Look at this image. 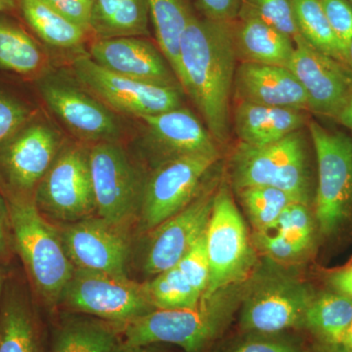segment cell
Instances as JSON below:
<instances>
[{"instance_id":"cell-1","label":"cell","mask_w":352,"mask_h":352,"mask_svg":"<svg viewBox=\"0 0 352 352\" xmlns=\"http://www.w3.org/2000/svg\"><path fill=\"white\" fill-rule=\"evenodd\" d=\"M237 61L231 22L192 16L180 47L179 85L219 144H226L230 139Z\"/></svg>"},{"instance_id":"cell-2","label":"cell","mask_w":352,"mask_h":352,"mask_svg":"<svg viewBox=\"0 0 352 352\" xmlns=\"http://www.w3.org/2000/svg\"><path fill=\"white\" fill-rule=\"evenodd\" d=\"M245 281L201 298L196 307L156 309L126 324L120 342L127 346L173 344L184 352H208L240 309Z\"/></svg>"},{"instance_id":"cell-3","label":"cell","mask_w":352,"mask_h":352,"mask_svg":"<svg viewBox=\"0 0 352 352\" xmlns=\"http://www.w3.org/2000/svg\"><path fill=\"white\" fill-rule=\"evenodd\" d=\"M309 148L303 129L267 145L239 143L229 161V183L234 191L248 187H273L282 190L294 201L314 208L316 184Z\"/></svg>"},{"instance_id":"cell-4","label":"cell","mask_w":352,"mask_h":352,"mask_svg":"<svg viewBox=\"0 0 352 352\" xmlns=\"http://www.w3.org/2000/svg\"><path fill=\"white\" fill-rule=\"evenodd\" d=\"M11 239L32 286L51 311L59 307L76 267L65 250L59 229L39 212L34 197H9Z\"/></svg>"},{"instance_id":"cell-5","label":"cell","mask_w":352,"mask_h":352,"mask_svg":"<svg viewBox=\"0 0 352 352\" xmlns=\"http://www.w3.org/2000/svg\"><path fill=\"white\" fill-rule=\"evenodd\" d=\"M317 182L314 214L319 241L340 245L352 239V138L309 120Z\"/></svg>"},{"instance_id":"cell-6","label":"cell","mask_w":352,"mask_h":352,"mask_svg":"<svg viewBox=\"0 0 352 352\" xmlns=\"http://www.w3.org/2000/svg\"><path fill=\"white\" fill-rule=\"evenodd\" d=\"M317 291L289 266L263 256L245 281L240 307L241 331L281 333L303 329Z\"/></svg>"},{"instance_id":"cell-7","label":"cell","mask_w":352,"mask_h":352,"mask_svg":"<svg viewBox=\"0 0 352 352\" xmlns=\"http://www.w3.org/2000/svg\"><path fill=\"white\" fill-rule=\"evenodd\" d=\"M230 183H219L206 231L210 279L201 298L247 281L258 264L247 226L235 205Z\"/></svg>"},{"instance_id":"cell-8","label":"cell","mask_w":352,"mask_h":352,"mask_svg":"<svg viewBox=\"0 0 352 352\" xmlns=\"http://www.w3.org/2000/svg\"><path fill=\"white\" fill-rule=\"evenodd\" d=\"M59 307L122 326L156 310L144 283L80 268H76Z\"/></svg>"},{"instance_id":"cell-9","label":"cell","mask_w":352,"mask_h":352,"mask_svg":"<svg viewBox=\"0 0 352 352\" xmlns=\"http://www.w3.org/2000/svg\"><path fill=\"white\" fill-rule=\"evenodd\" d=\"M221 156H186L166 160L145 180L138 219L148 233L187 207L207 185Z\"/></svg>"},{"instance_id":"cell-10","label":"cell","mask_w":352,"mask_h":352,"mask_svg":"<svg viewBox=\"0 0 352 352\" xmlns=\"http://www.w3.org/2000/svg\"><path fill=\"white\" fill-rule=\"evenodd\" d=\"M97 217L124 230L138 219L145 182L116 141L95 143L88 152Z\"/></svg>"},{"instance_id":"cell-11","label":"cell","mask_w":352,"mask_h":352,"mask_svg":"<svg viewBox=\"0 0 352 352\" xmlns=\"http://www.w3.org/2000/svg\"><path fill=\"white\" fill-rule=\"evenodd\" d=\"M88 152L78 145L60 150L34 191L39 212L63 226L96 212Z\"/></svg>"},{"instance_id":"cell-12","label":"cell","mask_w":352,"mask_h":352,"mask_svg":"<svg viewBox=\"0 0 352 352\" xmlns=\"http://www.w3.org/2000/svg\"><path fill=\"white\" fill-rule=\"evenodd\" d=\"M78 82L99 100L120 113L142 117L182 106L178 87L159 85L113 73L89 57L74 62Z\"/></svg>"},{"instance_id":"cell-13","label":"cell","mask_w":352,"mask_h":352,"mask_svg":"<svg viewBox=\"0 0 352 352\" xmlns=\"http://www.w3.org/2000/svg\"><path fill=\"white\" fill-rule=\"evenodd\" d=\"M219 185V178L208 180L187 207L148 232L142 264L146 274L155 276L175 266L207 230Z\"/></svg>"},{"instance_id":"cell-14","label":"cell","mask_w":352,"mask_h":352,"mask_svg":"<svg viewBox=\"0 0 352 352\" xmlns=\"http://www.w3.org/2000/svg\"><path fill=\"white\" fill-rule=\"evenodd\" d=\"M288 69L307 94L309 112L337 120L352 96V71L303 41L296 46Z\"/></svg>"},{"instance_id":"cell-15","label":"cell","mask_w":352,"mask_h":352,"mask_svg":"<svg viewBox=\"0 0 352 352\" xmlns=\"http://www.w3.org/2000/svg\"><path fill=\"white\" fill-rule=\"evenodd\" d=\"M60 151L57 133L43 124L18 132L0 147V176L9 197H34Z\"/></svg>"},{"instance_id":"cell-16","label":"cell","mask_w":352,"mask_h":352,"mask_svg":"<svg viewBox=\"0 0 352 352\" xmlns=\"http://www.w3.org/2000/svg\"><path fill=\"white\" fill-rule=\"evenodd\" d=\"M59 233L76 268L129 277L131 249L124 230L90 217L64 224Z\"/></svg>"},{"instance_id":"cell-17","label":"cell","mask_w":352,"mask_h":352,"mask_svg":"<svg viewBox=\"0 0 352 352\" xmlns=\"http://www.w3.org/2000/svg\"><path fill=\"white\" fill-rule=\"evenodd\" d=\"M233 98L237 102L289 108L309 112L307 94L286 67L241 62L234 78Z\"/></svg>"},{"instance_id":"cell-18","label":"cell","mask_w":352,"mask_h":352,"mask_svg":"<svg viewBox=\"0 0 352 352\" xmlns=\"http://www.w3.org/2000/svg\"><path fill=\"white\" fill-rule=\"evenodd\" d=\"M90 53L94 61L113 73L176 87V76L163 56L151 43L138 36L98 38L90 46Z\"/></svg>"},{"instance_id":"cell-19","label":"cell","mask_w":352,"mask_h":352,"mask_svg":"<svg viewBox=\"0 0 352 352\" xmlns=\"http://www.w3.org/2000/svg\"><path fill=\"white\" fill-rule=\"evenodd\" d=\"M41 94L48 107L76 135L94 142L115 141L117 120L104 104L64 83L46 82Z\"/></svg>"},{"instance_id":"cell-20","label":"cell","mask_w":352,"mask_h":352,"mask_svg":"<svg viewBox=\"0 0 352 352\" xmlns=\"http://www.w3.org/2000/svg\"><path fill=\"white\" fill-rule=\"evenodd\" d=\"M148 127L150 135L164 152V161L186 156H221L219 143L207 126L187 109L139 117Z\"/></svg>"},{"instance_id":"cell-21","label":"cell","mask_w":352,"mask_h":352,"mask_svg":"<svg viewBox=\"0 0 352 352\" xmlns=\"http://www.w3.org/2000/svg\"><path fill=\"white\" fill-rule=\"evenodd\" d=\"M0 352H48L45 330L20 287H4L0 300Z\"/></svg>"},{"instance_id":"cell-22","label":"cell","mask_w":352,"mask_h":352,"mask_svg":"<svg viewBox=\"0 0 352 352\" xmlns=\"http://www.w3.org/2000/svg\"><path fill=\"white\" fill-rule=\"evenodd\" d=\"M124 326L89 315L63 314L53 323L48 352H112Z\"/></svg>"},{"instance_id":"cell-23","label":"cell","mask_w":352,"mask_h":352,"mask_svg":"<svg viewBox=\"0 0 352 352\" xmlns=\"http://www.w3.org/2000/svg\"><path fill=\"white\" fill-rule=\"evenodd\" d=\"M307 111L237 102L234 126L240 143L263 146L300 131L309 122Z\"/></svg>"},{"instance_id":"cell-24","label":"cell","mask_w":352,"mask_h":352,"mask_svg":"<svg viewBox=\"0 0 352 352\" xmlns=\"http://www.w3.org/2000/svg\"><path fill=\"white\" fill-rule=\"evenodd\" d=\"M238 61L288 68L296 50L286 34L252 16L238 15L231 22Z\"/></svg>"},{"instance_id":"cell-25","label":"cell","mask_w":352,"mask_h":352,"mask_svg":"<svg viewBox=\"0 0 352 352\" xmlns=\"http://www.w3.org/2000/svg\"><path fill=\"white\" fill-rule=\"evenodd\" d=\"M147 0H91V32L99 38L148 34Z\"/></svg>"},{"instance_id":"cell-26","label":"cell","mask_w":352,"mask_h":352,"mask_svg":"<svg viewBox=\"0 0 352 352\" xmlns=\"http://www.w3.org/2000/svg\"><path fill=\"white\" fill-rule=\"evenodd\" d=\"M352 323V298L330 289L317 291L305 315L303 329L315 340L340 344Z\"/></svg>"},{"instance_id":"cell-27","label":"cell","mask_w":352,"mask_h":352,"mask_svg":"<svg viewBox=\"0 0 352 352\" xmlns=\"http://www.w3.org/2000/svg\"><path fill=\"white\" fill-rule=\"evenodd\" d=\"M147 4L160 50L179 82L182 36L194 14L184 0H147Z\"/></svg>"},{"instance_id":"cell-28","label":"cell","mask_w":352,"mask_h":352,"mask_svg":"<svg viewBox=\"0 0 352 352\" xmlns=\"http://www.w3.org/2000/svg\"><path fill=\"white\" fill-rule=\"evenodd\" d=\"M19 6L30 27L51 46L78 48L87 38V32L82 28L41 0H19Z\"/></svg>"},{"instance_id":"cell-29","label":"cell","mask_w":352,"mask_h":352,"mask_svg":"<svg viewBox=\"0 0 352 352\" xmlns=\"http://www.w3.org/2000/svg\"><path fill=\"white\" fill-rule=\"evenodd\" d=\"M292 3L296 25L305 41L315 50L346 65V47L329 24L319 0H292Z\"/></svg>"},{"instance_id":"cell-30","label":"cell","mask_w":352,"mask_h":352,"mask_svg":"<svg viewBox=\"0 0 352 352\" xmlns=\"http://www.w3.org/2000/svg\"><path fill=\"white\" fill-rule=\"evenodd\" d=\"M44 65L43 51L18 25L0 22V67L22 76L38 73Z\"/></svg>"},{"instance_id":"cell-31","label":"cell","mask_w":352,"mask_h":352,"mask_svg":"<svg viewBox=\"0 0 352 352\" xmlns=\"http://www.w3.org/2000/svg\"><path fill=\"white\" fill-rule=\"evenodd\" d=\"M145 288L156 309L175 310L196 307L201 295L183 276L177 266L155 275Z\"/></svg>"},{"instance_id":"cell-32","label":"cell","mask_w":352,"mask_h":352,"mask_svg":"<svg viewBox=\"0 0 352 352\" xmlns=\"http://www.w3.org/2000/svg\"><path fill=\"white\" fill-rule=\"evenodd\" d=\"M235 192L254 232L270 230L285 208L295 201L282 190L273 187H248Z\"/></svg>"},{"instance_id":"cell-33","label":"cell","mask_w":352,"mask_h":352,"mask_svg":"<svg viewBox=\"0 0 352 352\" xmlns=\"http://www.w3.org/2000/svg\"><path fill=\"white\" fill-rule=\"evenodd\" d=\"M270 230L281 234L310 254L319 241L314 208L298 201H293L285 208Z\"/></svg>"},{"instance_id":"cell-34","label":"cell","mask_w":352,"mask_h":352,"mask_svg":"<svg viewBox=\"0 0 352 352\" xmlns=\"http://www.w3.org/2000/svg\"><path fill=\"white\" fill-rule=\"evenodd\" d=\"M217 352H311V347L289 332H242Z\"/></svg>"},{"instance_id":"cell-35","label":"cell","mask_w":352,"mask_h":352,"mask_svg":"<svg viewBox=\"0 0 352 352\" xmlns=\"http://www.w3.org/2000/svg\"><path fill=\"white\" fill-rule=\"evenodd\" d=\"M238 15L258 18L286 34L296 46L305 41L296 25L292 0H242Z\"/></svg>"},{"instance_id":"cell-36","label":"cell","mask_w":352,"mask_h":352,"mask_svg":"<svg viewBox=\"0 0 352 352\" xmlns=\"http://www.w3.org/2000/svg\"><path fill=\"white\" fill-rule=\"evenodd\" d=\"M251 239L256 251L263 254L265 258L283 265H293L310 256L309 252L293 244L291 241L275 231L254 232Z\"/></svg>"},{"instance_id":"cell-37","label":"cell","mask_w":352,"mask_h":352,"mask_svg":"<svg viewBox=\"0 0 352 352\" xmlns=\"http://www.w3.org/2000/svg\"><path fill=\"white\" fill-rule=\"evenodd\" d=\"M207 231V230H206ZM206 231L192 245L188 252L176 264L178 270L203 296L210 279V261L207 250Z\"/></svg>"},{"instance_id":"cell-38","label":"cell","mask_w":352,"mask_h":352,"mask_svg":"<svg viewBox=\"0 0 352 352\" xmlns=\"http://www.w3.org/2000/svg\"><path fill=\"white\" fill-rule=\"evenodd\" d=\"M31 112L19 101L0 94V147L22 131Z\"/></svg>"},{"instance_id":"cell-39","label":"cell","mask_w":352,"mask_h":352,"mask_svg":"<svg viewBox=\"0 0 352 352\" xmlns=\"http://www.w3.org/2000/svg\"><path fill=\"white\" fill-rule=\"evenodd\" d=\"M336 36L346 45L352 39V6L349 0H319Z\"/></svg>"},{"instance_id":"cell-40","label":"cell","mask_w":352,"mask_h":352,"mask_svg":"<svg viewBox=\"0 0 352 352\" xmlns=\"http://www.w3.org/2000/svg\"><path fill=\"white\" fill-rule=\"evenodd\" d=\"M51 8L75 23L83 31L91 32V3L88 0H41Z\"/></svg>"},{"instance_id":"cell-41","label":"cell","mask_w":352,"mask_h":352,"mask_svg":"<svg viewBox=\"0 0 352 352\" xmlns=\"http://www.w3.org/2000/svg\"><path fill=\"white\" fill-rule=\"evenodd\" d=\"M205 17L217 22H232L239 14L242 0H198Z\"/></svg>"},{"instance_id":"cell-42","label":"cell","mask_w":352,"mask_h":352,"mask_svg":"<svg viewBox=\"0 0 352 352\" xmlns=\"http://www.w3.org/2000/svg\"><path fill=\"white\" fill-rule=\"evenodd\" d=\"M324 281L326 288L352 298V264L328 271Z\"/></svg>"},{"instance_id":"cell-43","label":"cell","mask_w":352,"mask_h":352,"mask_svg":"<svg viewBox=\"0 0 352 352\" xmlns=\"http://www.w3.org/2000/svg\"><path fill=\"white\" fill-rule=\"evenodd\" d=\"M11 240L10 219L8 203L0 193V258L8 256Z\"/></svg>"},{"instance_id":"cell-44","label":"cell","mask_w":352,"mask_h":352,"mask_svg":"<svg viewBox=\"0 0 352 352\" xmlns=\"http://www.w3.org/2000/svg\"><path fill=\"white\" fill-rule=\"evenodd\" d=\"M112 352H170L161 344H147V346H127L120 342Z\"/></svg>"},{"instance_id":"cell-45","label":"cell","mask_w":352,"mask_h":352,"mask_svg":"<svg viewBox=\"0 0 352 352\" xmlns=\"http://www.w3.org/2000/svg\"><path fill=\"white\" fill-rule=\"evenodd\" d=\"M336 122H339L352 132V96L347 102L346 105L342 109V112L340 113Z\"/></svg>"},{"instance_id":"cell-46","label":"cell","mask_w":352,"mask_h":352,"mask_svg":"<svg viewBox=\"0 0 352 352\" xmlns=\"http://www.w3.org/2000/svg\"><path fill=\"white\" fill-rule=\"evenodd\" d=\"M311 352H344L340 344H325V342L315 340L311 347Z\"/></svg>"},{"instance_id":"cell-47","label":"cell","mask_w":352,"mask_h":352,"mask_svg":"<svg viewBox=\"0 0 352 352\" xmlns=\"http://www.w3.org/2000/svg\"><path fill=\"white\" fill-rule=\"evenodd\" d=\"M340 346L342 347V351L352 352V323L349 328L347 329L346 333H344Z\"/></svg>"},{"instance_id":"cell-48","label":"cell","mask_w":352,"mask_h":352,"mask_svg":"<svg viewBox=\"0 0 352 352\" xmlns=\"http://www.w3.org/2000/svg\"><path fill=\"white\" fill-rule=\"evenodd\" d=\"M18 3L19 0H0V12L13 10Z\"/></svg>"},{"instance_id":"cell-49","label":"cell","mask_w":352,"mask_h":352,"mask_svg":"<svg viewBox=\"0 0 352 352\" xmlns=\"http://www.w3.org/2000/svg\"><path fill=\"white\" fill-rule=\"evenodd\" d=\"M346 65L352 71V39L346 45Z\"/></svg>"},{"instance_id":"cell-50","label":"cell","mask_w":352,"mask_h":352,"mask_svg":"<svg viewBox=\"0 0 352 352\" xmlns=\"http://www.w3.org/2000/svg\"><path fill=\"white\" fill-rule=\"evenodd\" d=\"M4 287H6V285H4L3 276H2L1 270H0V300H1L2 294H3Z\"/></svg>"},{"instance_id":"cell-51","label":"cell","mask_w":352,"mask_h":352,"mask_svg":"<svg viewBox=\"0 0 352 352\" xmlns=\"http://www.w3.org/2000/svg\"><path fill=\"white\" fill-rule=\"evenodd\" d=\"M349 3H351V6H352V0H349Z\"/></svg>"},{"instance_id":"cell-52","label":"cell","mask_w":352,"mask_h":352,"mask_svg":"<svg viewBox=\"0 0 352 352\" xmlns=\"http://www.w3.org/2000/svg\"><path fill=\"white\" fill-rule=\"evenodd\" d=\"M88 1H90V3H91V0H88Z\"/></svg>"}]
</instances>
